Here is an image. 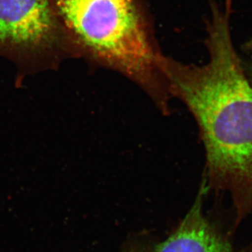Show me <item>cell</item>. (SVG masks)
Masks as SVG:
<instances>
[{
    "instance_id": "obj_5",
    "label": "cell",
    "mask_w": 252,
    "mask_h": 252,
    "mask_svg": "<svg viewBox=\"0 0 252 252\" xmlns=\"http://www.w3.org/2000/svg\"><path fill=\"white\" fill-rule=\"evenodd\" d=\"M126 252H134L132 249H128V250L126 251Z\"/></svg>"
},
{
    "instance_id": "obj_1",
    "label": "cell",
    "mask_w": 252,
    "mask_h": 252,
    "mask_svg": "<svg viewBox=\"0 0 252 252\" xmlns=\"http://www.w3.org/2000/svg\"><path fill=\"white\" fill-rule=\"evenodd\" d=\"M231 7L210 3L207 64L162 55L160 68L171 96L182 100L198 124L210 186L230 194L239 221L252 212V87L231 39Z\"/></svg>"
},
{
    "instance_id": "obj_4",
    "label": "cell",
    "mask_w": 252,
    "mask_h": 252,
    "mask_svg": "<svg viewBox=\"0 0 252 252\" xmlns=\"http://www.w3.org/2000/svg\"><path fill=\"white\" fill-rule=\"evenodd\" d=\"M204 187L181 224L150 252H232L228 241L212 225L202 212Z\"/></svg>"
},
{
    "instance_id": "obj_2",
    "label": "cell",
    "mask_w": 252,
    "mask_h": 252,
    "mask_svg": "<svg viewBox=\"0 0 252 252\" xmlns=\"http://www.w3.org/2000/svg\"><path fill=\"white\" fill-rule=\"evenodd\" d=\"M69 31L96 59L131 79L163 114L171 95L160 51L141 0H54Z\"/></svg>"
},
{
    "instance_id": "obj_3",
    "label": "cell",
    "mask_w": 252,
    "mask_h": 252,
    "mask_svg": "<svg viewBox=\"0 0 252 252\" xmlns=\"http://www.w3.org/2000/svg\"><path fill=\"white\" fill-rule=\"evenodd\" d=\"M53 27L48 0H0V42L38 46L50 38Z\"/></svg>"
},
{
    "instance_id": "obj_6",
    "label": "cell",
    "mask_w": 252,
    "mask_h": 252,
    "mask_svg": "<svg viewBox=\"0 0 252 252\" xmlns=\"http://www.w3.org/2000/svg\"><path fill=\"white\" fill-rule=\"evenodd\" d=\"M251 69H252V65H251Z\"/></svg>"
}]
</instances>
